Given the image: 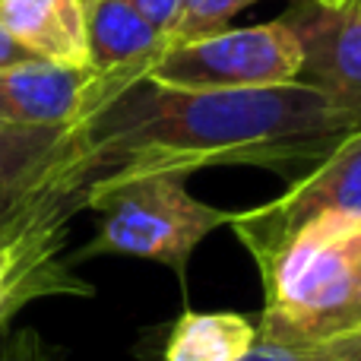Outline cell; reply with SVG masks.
<instances>
[{
  "instance_id": "cell-1",
  "label": "cell",
  "mask_w": 361,
  "mask_h": 361,
  "mask_svg": "<svg viewBox=\"0 0 361 361\" xmlns=\"http://www.w3.org/2000/svg\"><path fill=\"white\" fill-rule=\"evenodd\" d=\"M361 130V111L307 82L263 89H171L149 76H99L95 105L73 124L82 209L118 184L190 175L203 165H317Z\"/></svg>"
},
{
  "instance_id": "cell-2",
  "label": "cell",
  "mask_w": 361,
  "mask_h": 361,
  "mask_svg": "<svg viewBox=\"0 0 361 361\" xmlns=\"http://www.w3.org/2000/svg\"><path fill=\"white\" fill-rule=\"evenodd\" d=\"M257 269L263 282L260 339L301 349L355 333L361 216L314 219Z\"/></svg>"
},
{
  "instance_id": "cell-3",
  "label": "cell",
  "mask_w": 361,
  "mask_h": 361,
  "mask_svg": "<svg viewBox=\"0 0 361 361\" xmlns=\"http://www.w3.org/2000/svg\"><path fill=\"white\" fill-rule=\"evenodd\" d=\"M86 209L102 212L95 238L73 257L118 254L169 267L184 282L187 260L209 231L231 225L235 212L197 200L184 175H149L118 184L89 200Z\"/></svg>"
},
{
  "instance_id": "cell-4",
  "label": "cell",
  "mask_w": 361,
  "mask_h": 361,
  "mask_svg": "<svg viewBox=\"0 0 361 361\" xmlns=\"http://www.w3.org/2000/svg\"><path fill=\"white\" fill-rule=\"evenodd\" d=\"M76 137L67 127H0V238L67 228L82 212Z\"/></svg>"
},
{
  "instance_id": "cell-5",
  "label": "cell",
  "mask_w": 361,
  "mask_h": 361,
  "mask_svg": "<svg viewBox=\"0 0 361 361\" xmlns=\"http://www.w3.org/2000/svg\"><path fill=\"white\" fill-rule=\"evenodd\" d=\"M301 44L282 19L165 48L146 76L171 89H263L298 82Z\"/></svg>"
},
{
  "instance_id": "cell-6",
  "label": "cell",
  "mask_w": 361,
  "mask_h": 361,
  "mask_svg": "<svg viewBox=\"0 0 361 361\" xmlns=\"http://www.w3.org/2000/svg\"><path fill=\"white\" fill-rule=\"evenodd\" d=\"M330 212L361 216V130L345 137L311 175L298 178L273 203L235 212L231 228L257 267H263L295 231Z\"/></svg>"
},
{
  "instance_id": "cell-7",
  "label": "cell",
  "mask_w": 361,
  "mask_h": 361,
  "mask_svg": "<svg viewBox=\"0 0 361 361\" xmlns=\"http://www.w3.org/2000/svg\"><path fill=\"white\" fill-rule=\"evenodd\" d=\"M282 23L301 44L298 82L326 92L339 105L361 111V4L320 6L295 0Z\"/></svg>"
},
{
  "instance_id": "cell-8",
  "label": "cell",
  "mask_w": 361,
  "mask_h": 361,
  "mask_svg": "<svg viewBox=\"0 0 361 361\" xmlns=\"http://www.w3.org/2000/svg\"><path fill=\"white\" fill-rule=\"evenodd\" d=\"M99 76L89 67L32 61L0 70V127H67L95 105Z\"/></svg>"
},
{
  "instance_id": "cell-9",
  "label": "cell",
  "mask_w": 361,
  "mask_h": 361,
  "mask_svg": "<svg viewBox=\"0 0 361 361\" xmlns=\"http://www.w3.org/2000/svg\"><path fill=\"white\" fill-rule=\"evenodd\" d=\"M67 228H44L0 247V333L25 305L51 295H92L61 257Z\"/></svg>"
},
{
  "instance_id": "cell-10",
  "label": "cell",
  "mask_w": 361,
  "mask_h": 361,
  "mask_svg": "<svg viewBox=\"0 0 361 361\" xmlns=\"http://www.w3.org/2000/svg\"><path fill=\"white\" fill-rule=\"evenodd\" d=\"M86 63L92 73L146 76L169 44L127 0H82Z\"/></svg>"
},
{
  "instance_id": "cell-11",
  "label": "cell",
  "mask_w": 361,
  "mask_h": 361,
  "mask_svg": "<svg viewBox=\"0 0 361 361\" xmlns=\"http://www.w3.org/2000/svg\"><path fill=\"white\" fill-rule=\"evenodd\" d=\"M0 23L38 61L89 67L82 0H0Z\"/></svg>"
},
{
  "instance_id": "cell-12",
  "label": "cell",
  "mask_w": 361,
  "mask_h": 361,
  "mask_svg": "<svg viewBox=\"0 0 361 361\" xmlns=\"http://www.w3.org/2000/svg\"><path fill=\"white\" fill-rule=\"evenodd\" d=\"M257 339V326L241 314L184 311L165 336L162 361H238Z\"/></svg>"
},
{
  "instance_id": "cell-13",
  "label": "cell",
  "mask_w": 361,
  "mask_h": 361,
  "mask_svg": "<svg viewBox=\"0 0 361 361\" xmlns=\"http://www.w3.org/2000/svg\"><path fill=\"white\" fill-rule=\"evenodd\" d=\"M250 4L254 0H187L184 13H180V23L169 35V48L184 42H197V38H206L212 32H222L225 23Z\"/></svg>"
},
{
  "instance_id": "cell-14",
  "label": "cell",
  "mask_w": 361,
  "mask_h": 361,
  "mask_svg": "<svg viewBox=\"0 0 361 361\" xmlns=\"http://www.w3.org/2000/svg\"><path fill=\"white\" fill-rule=\"evenodd\" d=\"M0 361H61L57 349L32 326L0 333Z\"/></svg>"
},
{
  "instance_id": "cell-15",
  "label": "cell",
  "mask_w": 361,
  "mask_h": 361,
  "mask_svg": "<svg viewBox=\"0 0 361 361\" xmlns=\"http://www.w3.org/2000/svg\"><path fill=\"white\" fill-rule=\"evenodd\" d=\"M127 4H130L159 35H165V44H169V35L180 23V13H184L187 0H127Z\"/></svg>"
},
{
  "instance_id": "cell-16",
  "label": "cell",
  "mask_w": 361,
  "mask_h": 361,
  "mask_svg": "<svg viewBox=\"0 0 361 361\" xmlns=\"http://www.w3.org/2000/svg\"><path fill=\"white\" fill-rule=\"evenodd\" d=\"M307 361H361V333L333 336L317 345H301Z\"/></svg>"
},
{
  "instance_id": "cell-17",
  "label": "cell",
  "mask_w": 361,
  "mask_h": 361,
  "mask_svg": "<svg viewBox=\"0 0 361 361\" xmlns=\"http://www.w3.org/2000/svg\"><path fill=\"white\" fill-rule=\"evenodd\" d=\"M238 361H307L301 349H292V345H279V343H267V339H257L247 352H244Z\"/></svg>"
},
{
  "instance_id": "cell-18",
  "label": "cell",
  "mask_w": 361,
  "mask_h": 361,
  "mask_svg": "<svg viewBox=\"0 0 361 361\" xmlns=\"http://www.w3.org/2000/svg\"><path fill=\"white\" fill-rule=\"evenodd\" d=\"M32 61H38V57L32 54L25 44H19L16 38L10 35V29L0 23V70H10V67H19V63H32Z\"/></svg>"
},
{
  "instance_id": "cell-19",
  "label": "cell",
  "mask_w": 361,
  "mask_h": 361,
  "mask_svg": "<svg viewBox=\"0 0 361 361\" xmlns=\"http://www.w3.org/2000/svg\"><path fill=\"white\" fill-rule=\"evenodd\" d=\"M355 333H361V273H358V286H355Z\"/></svg>"
},
{
  "instance_id": "cell-20",
  "label": "cell",
  "mask_w": 361,
  "mask_h": 361,
  "mask_svg": "<svg viewBox=\"0 0 361 361\" xmlns=\"http://www.w3.org/2000/svg\"><path fill=\"white\" fill-rule=\"evenodd\" d=\"M320 6H345V4H352V0H317Z\"/></svg>"
},
{
  "instance_id": "cell-21",
  "label": "cell",
  "mask_w": 361,
  "mask_h": 361,
  "mask_svg": "<svg viewBox=\"0 0 361 361\" xmlns=\"http://www.w3.org/2000/svg\"><path fill=\"white\" fill-rule=\"evenodd\" d=\"M16 241H19V238H16ZM6 244H13L10 238H0V247H6Z\"/></svg>"
},
{
  "instance_id": "cell-22",
  "label": "cell",
  "mask_w": 361,
  "mask_h": 361,
  "mask_svg": "<svg viewBox=\"0 0 361 361\" xmlns=\"http://www.w3.org/2000/svg\"><path fill=\"white\" fill-rule=\"evenodd\" d=\"M358 4H361V0H358Z\"/></svg>"
}]
</instances>
